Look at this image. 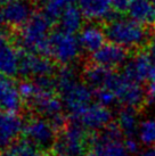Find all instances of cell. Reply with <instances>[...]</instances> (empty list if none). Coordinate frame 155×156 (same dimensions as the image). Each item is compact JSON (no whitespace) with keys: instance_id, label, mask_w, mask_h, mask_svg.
I'll use <instances>...</instances> for the list:
<instances>
[{"instance_id":"obj_1","label":"cell","mask_w":155,"mask_h":156,"mask_svg":"<svg viewBox=\"0 0 155 156\" xmlns=\"http://www.w3.org/2000/svg\"><path fill=\"white\" fill-rule=\"evenodd\" d=\"M23 99H26L31 107L42 117L52 122L56 128H64L63 101L54 94V90H47L38 87L33 81H24L18 86Z\"/></svg>"},{"instance_id":"obj_2","label":"cell","mask_w":155,"mask_h":156,"mask_svg":"<svg viewBox=\"0 0 155 156\" xmlns=\"http://www.w3.org/2000/svg\"><path fill=\"white\" fill-rule=\"evenodd\" d=\"M105 35L110 42L123 47L127 50H135L147 46L151 34L146 26L132 18L119 17L106 23Z\"/></svg>"},{"instance_id":"obj_3","label":"cell","mask_w":155,"mask_h":156,"mask_svg":"<svg viewBox=\"0 0 155 156\" xmlns=\"http://www.w3.org/2000/svg\"><path fill=\"white\" fill-rule=\"evenodd\" d=\"M52 21L45 14H34L29 22L22 26L18 35L20 46L27 52L48 56L50 55V29Z\"/></svg>"},{"instance_id":"obj_4","label":"cell","mask_w":155,"mask_h":156,"mask_svg":"<svg viewBox=\"0 0 155 156\" xmlns=\"http://www.w3.org/2000/svg\"><path fill=\"white\" fill-rule=\"evenodd\" d=\"M90 140L87 130L73 122L64 126L54 145L55 156H85L89 153Z\"/></svg>"},{"instance_id":"obj_5","label":"cell","mask_w":155,"mask_h":156,"mask_svg":"<svg viewBox=\"0 0 155 156\" xmlns=\"http://www.w3.org/2000/svg\"><path fill=\"white\" fill-rule=\"evenodd\" d=\"M105 88L112 90L117 103L123 105L124 107L139 108L146 103L147 99H150L147 89L142 87V83L135 82L122 73L113 72Z\"/></svg>"},{"instance_id":"obj_6","label":"cell","mask_w":155,"mask_h":156,"mask_svg":"<svg viewBox=\"0 0 155 156\" xmlns=\"http://www.w3.org/2000/svg\"><path fill=\"white\" fill-rule=\"evenodd\" d=\"M89 156H129L123 133L116 124H110L90 140Z\"/></svg>"},{"instance_id":"obj_7","label":"cell","mask_w":155,"mask_h":156,"mask_svg":"<svg viewBox=\"0 0 155 156\" xmlns=\"http://www.w3.org/2000/svg\"><path fill=\"white\" fill-rule=\"evenodd\" d=\"M56 126L45 117H32L24 124L23 133L27 143L37 149H48L56 143Z\"/></svg>"},{"instance_id":"obj_8","label":"cell","mask_w":155,"mask_h":156,"mask_svg":"<svg viewBox=\"0 0 155 156\" xmlns=\"http://www.w3.org/2000/svg\"><path fill=\"white\" fill-rule=\"evenodd\" d=\"M82 46L79 38L72 33L57 30L50 34V55L63 65L71 64L77 59Z\"/></svg>"},{"instance_id":"obj_9","label":"cell","mask_w":155,"mask_h":156,"mask_svg":"<svg viewBox=\"0 0 155 156\" xmlns=\"http://www.w3.org/2000/svg\"><path fill=\"white\" fill-rule=\"evenodd\" d=\"M58 91L60 94L64 108L69 112L73 120L89 105L92 104V89L89 86H87L86 83L77 81Z\"/></svg>"},{"instance_id":"obj_10","label":"cell","mask_w":155,"mask_h":156,"mask_svg":"<svg viewBox=\"0 0 155 156\" xmlns=\"http://www.w3.org/2000/svg\"><path fill=\"white\" fill-rule=\"evenodd\" d=\"M112 114L108 107L98 103H92L73 120L86 130H103L110 126Z\"/></svg>"},{"instance_id":"obj_11","label":"cell","mask_w":155,"mask_h":156,"mask_svg":"<svg viewBox=\"0 0 155 156\" xmlns=\"http://www.w3.org/2000/svg\"><path fill=\"white\" fill-rule=\"evenodd\" d=\"M33 15V7L29 0H15L0 9L1 24L12 26H23Z\"/></svg>"},{"instance_id":"obj_12","label":"cell","mask_w":155,"mask_h":156,"mask_svg":"<svg viewBox=\"0 0 155 156\" xmlns=\"http://www.w3.org/2000/svg\"><path fill=\"white\" fill-rule=\"evenodd\" d=\"M128 50L123 47L108 42L91 54V61L94 64L112 69L125 64L128 61Z\"/></svg>"},{"instance_id":"obj_13","label":"cell","mask_w":155,"mask_h":156,"mask_svg":"<svg viewBox=\"0 0 155 156\" xmlns=\"http://www.w3.org/2000/svg\"><path fill=\"white\" fill-rule=\"evenodd\" d=\"M54 64L47 57L26 52L21 54V63H20V74L23 76H52L54 73Z\"/></svg>"},{"instance_id":"obj_14","label":"cell","mask_w":155,"mask_h":156,"mask_svg":"<svg viewBox=\"0 0 155 156\" xmlns=\"http://www.w3.org/2000/svg\"><path fill=\"white\" fill-rule=\"evenodd\" d=\"M79 4L83 16L91 21L103 20L110 23L120 17V14L113 9L112 0H81Z\"/></svg>"},{"instance_id":"obj_15","label":"cell","mask_w":155,"mask_h":156,"mask_svg":"<svg viewBox=\"0 0 155 156\" xmlns=\"http://www.w3.org/2000/svg\"><path fill=\"white\" fill-rule=\"evenodd\" d=\"M153 64L154 61L147 52H138L123 65L122 74L135 82L142 83L148 80Z\"/></svg>"},{"instance_id":"obj_16","label":"cell","mask_w":155,"mask_h":156,"mask_svg":"<svg viewBox=\"0 0 155 156\" xmlns=\"http://www.w3.org/2000/svg\"><path fill=\"white\" fill-rule=\"evenodd\" d=\"M23 129L24 123L16 113L0 111V148L12 146Z\"/></svg>"},{"instance_id":"obj_17","label":"cell","mask_w":155,"mask_h":156,"mask_svg":"<svg viewBox=\"0 0 155 156\" xmlns=\"http://www.w3.org/2000/svg\"><path fill=\"white\" fill-rule=\"evenodd\" d=\"M21 54L7 40L0 39V75L13 78L20 73Z\"/></svg>"},{"instance_id":"obj_18","label":"cell","mask_w":155,"mask_h":156,"mask_svg":"<svg viewBox=\"0 0 155 156\" xmlns=\"http://www.w3.org/2000/svg\"><path fill=\"white\" fill-rule=\"evenodd\" d=\"M22 106V95L18 87L9 78L0 75V108L16 113Z\"/></svg>"},{"instance_id":"obj_19","label":"cell","mask_w":155,"mask_h":156,"mask_svg":"<svg viewBox=\"0 0 155 156\" xmlns=\"http://www.w3.org/2000/svg\"><path fill=\"white\" fill-rule=\"evenodd\" d=\"M105 31L97 24H88L82 27L80 32V44L82 49L89 52H95L105 44Z\"/></svg>"},{"instance_id":"obj_20","label":"cell","mask_w":155,"mask_h":156,"mask_svg":"<svg viewBox=\"0 0 155 156\" xmlns=\"http://www.w3.org/2000/svg\"><path fill=\"white\" fill-rule=\"evenodd\" d=\"M130 18L145 25H155V5L150 0H131L129 10Z\"/></svg>"},{"instance_id":"obj_21","label":"cell","mask_w":155,"mask_h":156,"mask_svg":"<svg viewBox=\"0 0 155 156\" xmlns=\"http://www.w3.org/2000/svg\"><path fill=\"white\" fill-rule=\"evenodd\" d=\"M112 73V69L92 63L91 65L87 66L83 71V80L87 86H89L91 89L96 91L106 87Z\"/></svg>"},{"instance_id":"obj_22","label":"cell","mask_w":155,"mask_h":156,"mask_svg":"<svg viewBox=\"0 0 155 156\" xmlns=\"http://www.w3.org/2000/svg\"><path fill=\"white\" fill-rule=\"evenodd\" d=\"M83 14L81 9L75 6H69L67 8L63 10L58 18L59 23V30L67 32V33H75L78 31L82 30L83 24Z\"/></svg>"},{"instance_id":"obj_23","label":"cell","mask_w":155,"mask_h":156,"mask_svg":"<svg viewBox=\"0 0 155 156\" xmlns=\"http://www.w3.org/2000/svg\"><path fill=\"white\" fill-rule=\"evenodd\" d=\"M139 124L140 123L138 122L136 109L130 107H124L123 109H121L117 115L116 126L122 131L123 136H125L127 138H134V134L138 132Z\"/></svg>"},{"instance_id":"obj_24","label":"cell","mask_w":155,"mask_h":156,"mask_svg":"<svg viewBox=\"0 0 155 156\" xmlns=\"http://www.w3.org/2000/svg\"><path fill=\"white\" fill-rule=\"evenodd\" d=\"M78 1L80 2L81 0H49L48 4L46 5L45 15L52 21V23L58 21L63 10L67 8L69 6H73Z\"/></svg>"},{"instance_id":"obj_25","label":"cell","mask_w":155,"mask_h":156,"mask_svg":"<svg viewBox=\"0 0 155 156\" xmlns=\"http://www.w3.org/2000/svg\"><path fill=\"white\" fill-rule=\"evenodd\" d=\"M138 137L147 147H155V119H147L140 122Z\"/></svg>"},{"instance_id":"obj_26","label":"cell","mask_w":155,"mask_h":156,"mask_svg":"<svg viewBox=\"0 0 155 156\" xmlns=\"http://www.w3.org/2000/svg\"><path fill=\"white\" fill-rule=\"evenodd\" d=\"M4 156H41L39 149L32 146L26 140L14 143L7 149H5Z\"/></svg>"},{"instance_id":"obj_27","label":"cell","mask_w":155,"mask_h":156,"mask_svg":"<svg viewBox=\"0 0 155 156\" xmlns=\"http://www.w3.org/2000/svg\"><path fill=\"white\" fill-rule=\"evenodd\" d=\"M95 97H96V99H97V101H98V104L103 105L105 107L112 106L113 104L117 103L114 92H113L112 90L107 89V88H102V89L96 90Z\"/></svg>"},{"instance_id":"obj_28","label":"cell","mask_w":155,"mask_h":156,"mask_svg":"<svg viewBox=\"0 0 155 156\" xmlns=\"http://www.w3.org/2000/svg\"><path fill=\"white\" fill-rule=\"evenodd\" d=\"M130 4H131V0H112L113 9L119 14L128 13Z\"/></svg>"},{"instance_id":"obj_29","label":"cell","mask_w":155,"mask_h":156,"mask_svg":"<svg viewBox=\"0 0 155 156\" xmlns=\"http://www.w3.org/2000/svg\"><path fill=\"white\" fill-rule=\"evenodd\" d=\"M147 94H148V98H154L155 97V62L153 64V67H152V71L150 73V76H148V80H147Z\"/></svg>"},{"instance_id":"obj_30","label":"cell","mask_w":155,"mask_h":156,"mask_svg":"<svg viewBox=\"0 0 155 156\" xmlns=\"http://www.w3.org/2000/svg\"><path fill=\"white\" fill-rule=\"evenodd\" d=\"M147 54H148L150 57L155 62V31H154V33L151 35L150 41H148V44H147Z\"/></svg>"},{"instance_id":"obj_31","label":"cell","mask_w":155,"mask_h":156,"mask_svg":"<svg viewBox=\"0 0 155 156\" xmlns=\"http://www.w3.org/2000/svg\"><path fill=\"white\" fill-rule=\"evenodd\" d=\"M125 145H127V148L129 151L130 155L136 154L138 152V143L135 138H127L125 139Z\"/></svg>"},{"instance_id":"obj_32","label":"cell","mask_w":155,"mask_h":156,"mask_svg":"<svg viewBox=\"0 0 155 156\" xmlns=\"http://www.w3.org/2000/svg\"><path fill=\"white\" fill-rule=\"evenodd\" d=\"M139 156H155V147H148Z\"/></svg>"},{"instance_id":"obj_33","label":"cell","mask_w":155,"mask_h":156,"mask_svg":"<svg viewBox=\"0 0 155 156\" xmlns=\"http://www.w3.org/2000/svg\"><path fill=\"white\" fill-rule=\"evenodd\" d=\"M13 1H15V0H0V6H7L8 4H10V2H13Z\"/></svg>"},{"instance_id":"obj_34","label":"cell","mask_w":155,"mask_h":156,"mask_svg":"<svg viewBox=\"0 0 155 156\" xmlns=\"http://www.w3.org/2000/svg\"><path fill=\"white\" fill-rule=\"evenodd\" d=\"M33 1H34V2H37V4H41V5L46 4V5H47L49 0H33Z\"/></svg>"},{"instance_id":"obj_35","label":"cell","mask_w":155,"mask_h":156,"mask_svg":"<svg viewBox=\"0 0 155 156\" xmlns=\"http://www.w3.org/2000/svg\"><path fill=\"white\" fill-rule=\"evenodd\" d=\"M2 35H4V30H2L1 26H0V39H2Z\"/></svg>"},{"instance_id":"obj_36","label":"cell","mask_w":155,"mask_h":156,"mask_svg":"<svg viewBox=\"0 0 155 156\" xmlns=\"http://www.w3.org/2000/svg\"><path fill=\"white\" fill-rule=\"evenodd\" d=\"M150 1H151L152 4H154V5H155V0H150Z\"/></svg>"},{"instance_id":"obj_37","label":"cell","mask_w":155,"mask_h":156,"mask_svg":"<svg viewBox=\"0 0 155 156\" xmlns=\"http://www.w3.org/2000/svg\"><path fill=\"white\" fill-rule=\"evenodd\" d=\"M46 156H52V155H46Z\"/></svg>"}]
</instances>
